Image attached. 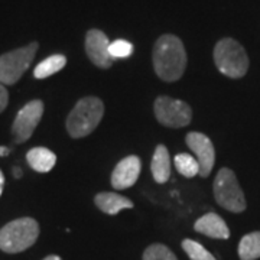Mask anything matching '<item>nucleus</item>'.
<instances>
[{
  "instance_id": "nucleus-1",
  "label": "nucleus",
  "mask_w": 260,
  "mask_h": 260,
  "mask_svg": "<svg viewBox=\"0 0 260 260\" xmlns=\"http://www.w3.org/2000/svg\"><path fill=\"white\" fill-rule=\"evenodd\" d=\"M153 67L160 80L178 81L185 71L186 52L182 41L175 35H162L153 47Z\"/></svg>"
},
{
  "instance_id": "nucleus-2",
  "label": "nucleus",
  "mask_w": 260,
  "mask_h": 260,
  "mask_svg": "<svg viewBox=\"0 0 260 260\" xmlns=\"http://www.w3.org/2000/svg\"><path fill=\"white\" fill-rule=\"evenodd\" d=\"M104 114V104L97 97H85L75 104L67 119V130L71 138L80 139L95 130Z\"/></svg>"
},
{
  "instance_id": "nucleus-3",
  "label": "nucleus",
  "mask_w": 260,
  "mask_h": 260,
  "mask_svg": "<svg viewBox=\"0 0 260 260\" xmlns=\"http://www.w3.org/2000/svg\"><path fill=\"white\" fill-rule=\"evenodd\" d=\"M39 224L29 217L13 220L0 230V249L6 253H20L37 242Z\"/></svg>"
},
{
  "instance_id": "nucleus-4",
  "label": "nucleus",
  "mask_w": 260,
  "mask_h": 260,
  "mask_svg": "<svg viewBox=\"0 0 260 260\" xmlns=\"http://www.w3.org/2000/svg\"><path fill=\"white\" fill-rule=\"evenodd\" d=\"M214 62L221 74L242 78L249 70V58L244 48L232 38H224L214 48Z\"/></svg>"
},
{
  "instance_id": "nucleus-5",
  "label": "nucleus",
  "mask_w": 260,
  "mask_h": 260,
  "mask_svg": "<svg viewBox=\"0 0 260 260\" xmlns=\"http://www.w3.org/2000/svg\"><path fill=\"white\" fill-rule=\"evenodd\" d=\"M214 197L220 207L232 213H243L246 210L244 194L232 169L223 168L218 171L214 181Z\"/></svg>"
},
{
  "instance_id": "nucleus-6",
  "label": "nucleus",
  "mask_w": 260,
  "mask_h": 260,
  "mask_svg": "<svg viewBox=\"0 0 260 260\" xmlns=\"http://www.w3.org/2000/svg\"><path fill=\"white\" fill-rule=\"evenodd\" d=\"M37 51L38 44L32 42L26 47L10 51L0 56V84L12 85L20 80V77L32 64Z\"/></svg>"
},
{
  "instance_id": "nucleus-7",
  "label": "nucleus",
  "mask_w": 260,
  "mask_h": 260,
  "mask_svg": "<svg viewBox=\"0 0 260 260\" xmlns=\"http://www.w3.org/2000/svg\"><path fill=\"white\" fill-rule=\"evenodd\" d=\"M155 116L160 124L168 127H184L191 123L192 110L186 103L162 95L155 102Z\"/></svg>"
},
{
  "instance_id": "nucleus-8",
  "label": "nucleus",
  "mask_w": 260,
  "mask_h": 260,
  "mask_svg": "<svg viewBox=\"0 0 260 260\" xmlns=\"http://www.w3.org/2000/svg\"><path fill=\"white\" fill-rule=\"evenodd\" d=\"M44 114V103L41 100H34L23 106L16 114V119L12 126V133L16 143H23L34 135L38 123Z\"/></svg>"
},
{
  "instance_id": "nucleus-9",
  "label": "nucleus",
  "mask_w": 260,
  "mask_h": 260,
  "mask_svg": "<svg viewBox=\"0 0 260 260\" xmlns=\"http://www.w3.org/2000/svg\"><path fill=\"white\" fill-rule=\"evenodd\" d=\"M186 145L194 152L195 159L200 165V175L207 178L214 168L215 162V150H214L213 142L203 133L191 132L186 135Z\"/></svg>"
},
{
  "instance_id": "nucleus-10",
  "label": "nucleus",
  "mask_w": 260,
  "mask_h": 260,
  "mask_svg": "<svg viewBox=\"0 0 260 260\" xmlns=\"http://www.w3.org/2000/svg\"><path fill=\"white\" fill-rule=\"evenodd\" d=\"M110 41L99 29H90L85 37V52L94 65L99 68H109L113 64V56L109 52Z\"/></svg>"
},
{
  "instance_id": "nucleus-11",
  "label": "nucleus",
  "mask_w": 260,
  "mask_h": 260,
  "mask_svg": "<svg viewBox=\"0 0 260 260\" xmlns=\"http://www.w3.org/2000/svg\"><path fill=\"white\" fill-rule=\"evenodd\" d=\"M140 175V159L127 156L121 159L112 174V185L116 189H126L133 185Z\"/></svg>"
},
{
  "instance_id": "nucleus-12",
  "label": "nucleus",
  "mask_w": 260,
  "mask_h": 260,
  "mask_svg": "<svg viewBox=\"0 0 260 260\" xmlns=\"http://www.w3.org/2000/svg\"><path fill=\"white\" fill-rule=\"evenodd\" d=\"M195 232L205 234L211 239H229L230 230L223 218L215 213H208L198 218L194 224Z\"/></svg>"
},
{
  "instance_id": "nucleus-13",
  "label": "nucleus",
  "mask_w": 260,
  "mask_h": 260,
  "mask_svg": "<svg viewBox=\"0 0 260 260\" xmlns=\"http://www.w3.org/2000/svg\"><path fill=\"white\" fill-rule=\"evenodd\" d=\"M94 203L103 213L110 214V215H114L124 208H133V203L129 198H126L123 195L114 194V192H100V194L95 195Z\"/></svg>"
},
{
  "instance_id": "nucleus-14",
  "label": "nucleus",
  "mask_w": 260,
  "mask_h": 260,
  "mask_svg": "<svg viewBox=\"0 0 260 260\" xmlns=\"http://www.w3.org/2000/svg\"><path fill=\"white\" fill-rule=\"evenodd\" d=\"M150 169H152L153 179L158 184H165L171 178V158H169L168 149L164 145H159L155 149Z\"/></svg>"
},
{
  "instance_id": "nucleus-15",
  "label": "nucleus",
  "mask_w": 260,
  "mask_h": 260,
  "mask_svg": "<svg viewBox=\"0 0 260 260\" xmlns=\"http://www.w3.org/2000/svg\"><path fill=\"white\" fill-rule=\"evenodd\" d=\"M26 160L34 171L45 174L55 167L56 156L54 152H51L47 148H34L28 152Z\"/></svg>"
},
{
  "instance_id": "nucleus-16",
  "label": "nucleus",
  "mask_w": 260,
  "mask_h": 260,
  "mask_svg": "<svg viewBox=\"0 0 260 260\" xmlns=\"http://www.w3.org/2000/svg\"><path fill=\"white\" fill-rule=\"evenodd\" d=\"M239 257L242 260H256L260 257V232L249 233L239 244Z\"/></svg>"
},
{
  "instance_id": "nucleus-17",
  "label": "nucleus",
  "mask_w": 260,
  "mask_h": 260,
  "mask_svg": "<svg viewBox=\"0 0 260 260\" xmlns=\"http://www.w3.org/2000/svg\"><path fill=\"white\" fill-rule=\"evenodd\" d=\"M67 64V58L64 55H51L47 59H44L41 64L37 65L34 75L38 80H44L47 77L56 74L58 71H61Z\"/></svg>"
},
{
  "instance_id": "nucleus-18",
  "label": "nucleus",
  "mask_w": 260,
  "mask_h": 260,
  "mask_svg": "<svg viewBox=\"0 0 260 260\" xmlns=\"http://www.w3.org/2000/svg\"><path fill=\"white\" fill-rule=\"evenodd\" d=\"M175 168L178 169V172L181 175H184L186 178H192L195 175H200V165L198 160L188 155V153H179L174 159Z\"/></svg>"
},
{
  "instance_id": "nucleus-19",
  "label": "nucleus",
  "mask_w": 260,
  "mask_h": 260,
  "mask_svg": "<svg viewBox=\"0 0 260 260\" xmlns=\"http://www.w3.org/2000/svg\"><path fill=\"white\" fill-rule=\"evenodd\" d=\"M182 249L189 256L191 260H215L213 254L205 249L204 246H201L198 242L185 239L182 242Z\"/></svg>"
},
{
  "instance_id": "nucleus-20",
  "label": "nucleus",
  "mask_w": 260,
  "mask_h": 260,
  "mask_svg": "<svg viewBox=\"0 0 260 260\" xmlns=\"http://www.w3.org/2000/svg\"><path fill=\"white\" fill-rule=\"evenodd\" d=\"M143 260H178L177 256L164 244H152L143 253Z\"/></svg>"
},
{
  "instance_id": "nucleus-21",
  "label": "nucleus",
  "mask_w": 260,
  "mask_h": 260,
  "mask_svg": "<svg viewBox=\"0 0 260 260\" xmlns=\"http://www.w3.org/2000/svg\"><path fill=\"white\" fill-rule=\"evenodd\" d=\"M109 52L113 56V59L116 58H127L133 54V45L124 41V39H117L114 42H110Z\"/></svg>"
},
{
  "instance_id": "nucleus-22",
  "label": "nucleus",
  "mask_w": 260,
  "mask_h": 260,
  "mask_svg": "<svg viewBox=\"0 0 260 260\" xmlns=\"http://www.w3.org/2000/svg\"><path fill=\"white\" fill-rule=\"evenodd\" d=\"M8 102H9V93L6 90V87L3 84H0V113L6 109Z\"/></svg>"
},
{
  "instance_id": "nucleus-23",
  "label": "nucleus",
  "mask_w": 260,
  "mask_h": 260,
  "mask_svg": "<svg viewBox=\"0 0 260 260\" xmlns=\"http://www.w3.org/2000/svg\"><path fill=\"white\" fill-rule=\"evenodd\" d=\"M10 153V149L6 146H0V156H8Z\"/></svg>"
},
{
  "instance_id": "nucleus-24",
  "label": "nucleus",
  "mask_w": 260,
  "mask_h": 260,
  "mask_svg": "<svg viewBox=\"0 0 260 260\" xmlns=\"http://www.w3.org/2000/svg\"><path fill=\"white\" fill-rule=\"evenodd\" d=\"M13 177L15 178L22 177V169H20V168H13Z\"/></svg>"
},
{
  "instance_id": "nucleus-25",
  "label": "nucleus",
  "mask_w": 260,
  "mask_h": 260,
  "mask_svg": "<svg viewBox=\"0 0 260 260\" xmlns=\"http://www.w3.org/2000/svg\"><path fill=\"white\" fill-rule=\"evenodd\" d=\"M3 184H5V177L0 171V195H2V191H3Z\"/></svg>"
},
{
  "instance_id": "nucleus-26",
  "label": "nucleus",
  "mask_w": 260,
  "mask_h": 260,
  "mask_svg": "<svg viewBox=\"0 0 260 260\" xmlns=\"http://www.w3.org/2000/svg\"><path fill=\"white\" fill-rule=\"evenodd\" d=\"M44 260H62L59 256H55V254H51V256H48V257H45Z\"/></svg>"
}]
</instances>
